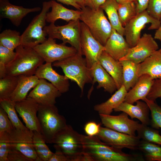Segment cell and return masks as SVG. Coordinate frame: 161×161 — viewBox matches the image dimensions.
Masks as SVG:
<instances>
[{
  "label": "cell",
  "instance_id": "6da1fadb",
  "mask_svg": "<svg viewBox=\"0 0 161 161\" xmlns=\"http://www.w3.org/2000/svg\"><path fill=\"white\" fill-rule=\"evenodd\" d=\"M84 161H132L137 155L127 154L122 149L108 145L97 136L82 135Z\"/></svg>",
  "mask_w": 161,
  "mask_h": 161
},
{
  "label": "cell",
  "instance_id": "7a4b0ae2",
  "mask_svg": "<svg viewBox=\"0 0 161 161\" xmlns=\"http://www.w3.org/2000/svg\"><path fill=\"white\" fill-rule=\"evenodd\" d=\"M15 50V58L6 66L7 76L35 75L38 68L45 62L33 48L20 45Z\"/></svg>",
  "mask_w": 161,
  "mask_h": 161
},
{
  "label": "cell",
  "instance_id": "3957f363",
  "mask_svg": "<svg viewBox=\"0 0 161 161\" xmlns=\"http://www.w3.org/2000/svg\"><path fill=\"white\" fill-rule=\"evenodd\" d=\"M81 53L75 55L53 63L52 66L61 68L65 75L75 82L80 89L82 94L86 83H92L93 78L90 69L87 66L85 58Z\"/></svg>",
  "mask_w": 161,
  "mask_h": 161
},
{
  "label": "cell",
  "instance_id": "277c9868",
  "mask_svg": "<svg viewBox=\"0 0 161 161\" xmlns=\"http://www.w3.org/2000/svg\"><path fill=\"white\" fill-rule=\"evenodd\" d=\"M81 11L79 20L87 26L95 39L104 46L113 28L103 10L100 7L95 10L85 6Z\"/></svg>",
  "mask_w": 161,
  "mask_h": 161
},
{
  "label": "cell",
  "instance_id": "5b68a950",
  "mask_svg": "<svg viewBox=\"0 0 161 161\" xmlns=\"http://www.w3.org/2000/svg\"><path fill=\"white\" fill-rule=\"evenodd\" d=\"M82 135L67 125L55 137L54 147L62 151L69 161H83Z\"/></svg>",
  "mask_w": 161,
  "mask_h": 161
},
{
  "label": "cell",
  "instance_id": "8992f818",
  "mask_svg": "<svg viewBox=\"0 0 161 161\" xmlns=\"http://www.w3.org/2000/svg\"><path fill=\"white\" fill-rule=\"evenodd\" d=\"M37 115L46 143H53L56 134L67 125L66 119L59 114L55 105H39Z\"/></svg>",
  "mask_w": 161,
  "mask_h": 161
},
{
  "label": "cell",
  "instance_id": "52a82bcc",
  "mask_svg": "<svg viewBox=\"0 0 161 161\" xmlns=\"http://www.w3.org/2000/svg\"><path fill=\"white\" fill-rule=\"evenodd\" d=\"M51 7L50 1L43 3L40 13L33 18L21 35V45L33 48L47 39L44 28L47 14Z\"/></svg>",
  "mask_w": 161,
  "mask_h": 161
},
{
  "label": "cell",
  "instance_id": "ba28073f",
  "mask_svg": "<svg viewBox=\"0 0 161 161\" xmlns=\"http://www.w3.org/2000/svg\"><path fill=\"white\" fill-rule=\"evenodd\" d=\"M44 30L49 37L61 40L64 44L69 43L76 49L77 52L82 53L79 19L70 21L67 24L61 26L51 23L45 27Z\"/></svg>",
  "mask_w": 161,
  "mask_h": 161
},
{
  "label": "cell",
  "instance_id": "9c48e42d",
  "mask_svg": "<svg viewBox=\"0 0 161 161\" xmlns=\"http://www.w3.org/2000/svg\"><path fill=\"white\" fill-rule=\"evenodd\" d=\"M150 23L149 30H157L161 25L160 21L150 16L145 10L138 13L124 27V36L130 48L136 45L141 37V31L146 24Z\"/></svg>",
  "mask_w": 161,
  "mask_h": 161
},
{
  "label": "cell",
  "instance_id": "30bf717a",
  "mask_svg": "<svg viewBox=\"0 0 161 161\" xmlns=\"http://www.w3.org/2000/svg\"><path fill=\"white\" fill-rule=\"evenodd\" d=\"M33 48L45 62L52 63L73 55L77 52L74 47L67 46L62 43L57 44L55 39L49 37Z\"/></svg>",
  "mask_w": 161,
  "mask_h": 161
},
{
  "label": "cell",
  "instance_id": "8fae6325",
  "mask_svg": "<svg viewBox=\"0 0 161 161\" xmlns=\"http://www.w3.org/2000/svg\"><path fill=\"white\" fill-rule=\"evenodd\" d=\"M80 42L82 53L85 57L87 65L89 69L98 62L105 51L104 46L93 35L87 26L80 22Z\"/></svg>",
  "mask_w": 161,
  "mask_h": 161
},
{
  "label": "cell",
  "instance_id": "7c38bea8",
  "mask_svg": "<svg viewBox=\"0 0 161 161\" xmlns=\"http://www.w3.org/2000/svg\"><path fill=\"white\" fill-rule=\"evenodd\" d=\"M97 136L103 142L114 148L138 149L140 139L137 136L120 132L107 127H101Z\"/></svg>",
  "mask_w": 161,
  "mask_h": 161
},
{
  "label": "cell",
  "instance_id": "4fadbf2b",
  "mask_svg": "<svg viewBox=\"0 0 161 161\" xmlns=\"http://www.w3.org/2000/svg\"><path fill=\"white\" fill-rule=\"evenodd\" d=\"M9 134L11 148L19 151L32 161H41L34 147L33 131L15 128Z\"/></svg>",
  "mask_w": 161,
  "mask_h": 161
},
{
  "label": "cell",
  "instance_id": "5bb4252c",
  "mask_svg": "<svg viewBox=\"0 0 161 161\" xmlns=\"http://www.w3.org/2000/svg\"><path fill=\"white\" fill-rule=\"evenodd\" d=\"M152 35L145 33L136 45L129 49L127 54L119 61L130 60L140 63L158 50V45Z\"/></svg>",
  "mask_w": 161,
  "mask_h": 161
},
{
  "label": "cell",
  "instance_id": "9a60e30c",
  "mask_svg": "<svg viewBox=\"0 0 161 161\" xmlns=\"http://www.w3.org/2000/svg\"><path fill=\"white\" fill-rule=\"evenodd\" d=\"M122 112L117 115L99 114L102 124L105 127L115 131L136 136L135 132L141 124L130 119L127 114Z\"/></svg>",
  "mask_w": 161,
  "mask_h": 161
},
{
  "label": "cell",
  "instance_id": "2e32d148",
  "mask_svg": "<svg viewBox=\"0 0 161 161\" xmlns=\"http://www.w3.org/2000/svg\"><path fill=\"white\" fill-rule=\"evenodd\" d=\"M39 104L32 98L27 97L21 101L15 102L17 112L22 118L25 126L30 130L41 133L37 114Z\"/></svg>",
  "mask_w": 161,
  "mask_h": 161
},
{
  "label": "cell",
  "instance_id": "e0dca14e",
  "mask_svg": "<svg viewBox=\"0 0 161 161\" xmlns=\"http://www.w3.org/2000/svg\"><path fill=\"white\" fill-rule=\"evenodd\" d=\"M61 94L51 83L46 79H39L27 97L32 98L39 105H54L56 103V98L61 96Z\"/></svg>",
  "mask_w": 161,
  "mask_h": 161
},
{
  "label": "cell",
  "instance_id": "ac0fdd59",
  "mask_svg": "<svg viewBox=\"0 0 161 161\" xmlns=\"http://www.w3.org/2000/svg\"><path fill=\"white\" fill-rule=\"evenodd\" d=\"M41 7L26 8L12 4L9 0H0V18L9 19L16 27L20 25L23 18L28 14L41 10Z\"/></svg>",
  "mask_w": 161,
  "mask_h": 161
},
{
  "label": "cell",
  "instance_id": "d6986e66",
  "mask_svg": "<svg viewBox=\"0 0 161 161\" xmlns=\"http://www.w3.org/2000/svg\"><path fill=\"white\" fill-rule=\"evenodd\" d=\"M52 66L50 63L41 64L37 69L35 75L39 79L50 81L62 94L67 92L70 86L69 79L65 75L57 73Z\"/></svg>",
  "mask_w": 161,
  "mask_h": 161
},
{
  "label": "cell",
  "instance_id": "ffe728a7",
  "mask_svg": "<svg viewBox=\"0 0 161 161\" xmlns=\"http://www.w3.org/2000/svg\"><path fill=\"white\" fill-rule=\"evenodd\" d=\"M123 36L113 29L104 45L105 51L118 61L127 54L130 48Z\"/></svg>",
  "mask_w": 161,
  "mask_h": 161
},
{
  "label": "cell",
  "instance_id": "44dd1931",
  "mask_svg": "<svg viewBox=\"0 0 161 161\" xmlns=\"http://www.w3.org/2000/svg\"><path fill=\"white\" fill-rule=\"evenodd\" d=\"M136 105L123 102L114 109L115 112H124L127 114L132 119H138L142 124L148 125L150 124L149 117L150 111L147 104L145 102L138 100Z\"/></svg>",
  "mask_w": 161,
  "mask_h": 161
},
{
  "label": "cell",
  "instance_id": "7402d4cb",
  "mask_svg": "<svg viewBox=\"0 0 161 161\" xmlns=\"http://www.w3.org/2000/svg\"><path fill=\"white\" fill-rule=\"evenodd\" d=\"M154 81L147 74L139 77L135 84L127 92L124 102L133 104L140 100L143 101L149 93Z\"/></svg>",
  "mask_w": 161,
  "mask_h": 161
},
{
  "label": "cell",
  "instance_id": "603a6c76",
  "mask_svg": "<svg viewBox=\"0 0 161 161\" xmlns=\"http://www.w3.org/2000/svg\"><path fill=\"white\" fill-rule=\"evenodd\" d=\"M137 73L139 77L147 74L154 80L161 79V53L158 50L139 64Z\"/></svg>",
  "mask_w": 161,
  "mask_h": 161
},
{
  "label": "cell",
  "instance_id": "cb8c5ba5",
  "mask_svg": "<svg viewBox=\"0 0 161 161\" xmlns=\"http://www.w3.org/2000/svg\"><path fill=\"white\" fill-rule=\"evenodd\" d=\"M93 78V85L96 82L98 83L97 88H103L105 91L112 94L117 90L115 82L113 78L102 66L99 61L90 68Z\"/></svg>",
  "mask_w": 161,
  "mask_h": 161
},
{
  "label": "cell",
  "instance_id": "d4e9b609",
  "mask_svg": "<svg viewBox=\"0 0 161 161\" xmlns=\"http://www.w3.org/2000/svg\"><path fill=\"white\" fill-rule=\"evenodd\" d=\"M50 1L51 10L47 14V22L50 23H55L59 19H62L67 22L79 19L81 10L68 9L55 0H51Z\"/></svg>",
  "mask_w": 161,
  "mask_h": 161
},
{
  "label": "cell",
  "instance_id": "484cf974",
  "mask_svg": "<svg viewBox=\"0 0 161 161\" xmlns=\"http://www.w3.org/2000/svg\"><path fill=\"white\" fill-rule=\"evenodd\" d=\"M99 62L114 80L117 89L123 85V68L119 61L113 58L105 51L102 53Z\"/></svg>",
  "mask_w": 161,
  "mask_h": 161
},
{
  "label": "cell",
  "instance_id": "4316f807",
  "mask_svg": "<svg viewBox=\"0 0 161 161\" xmlns=\"http://www.w3.org/2000/svg\"><path fill=\"white\" fill-rule=\"evenodd\" d=\"M39 80L35 75L18 76L16 87L9 99L15 102L25 99L27 97L29 91L35 86Z\"/></svg>",
  "mask_w": 161,
  "mask_h": 161
},
{
  "label": "cell",
  "instance_id": "83f0119b",
  "mask_svg": "<svg viewBox=\"0 0 161 161\" xmlns=\"http://www.w3.org/2000/svg\"><path fill=\"white\" fill-rule=\"evenodd\" d=\"M127 92L123 85L106 101L95 105L94 107V110L99 114H111L115 108L124 102Z\"/></svg>",
  "mask_w": 161,
  "mask_h": 161
},
{
  "label": "cell",
  "instance_id": "f1b7e54d",
  "mask_svg": "<svg viewBox=\"0 0 161 161\" xmlns=\"http://www.w3.org/2000/svg\"><path fill=\"white\" fill-rule=\"evenodd\" d=\"M118 5V3L116 0H106L100 7L106 13L112 28L124 36V27L119 18Z\"/></svg>",
  "mask_w": 161,
  "mask_h": 161
},
{
  "label": "cell",
  "instance_id": "f546056e",
  "mask_svg": "<svg viewBox=\"0 0 161 161\" xmlns=\"http://www.w3.org/2000/svg\"><path fill=\"white\" fill-rule=\"evenodd\" d=\"M120 61L123 68V85L128 92L134 86L139 79L137 73L139 64L130 60Z\"/></svg>",
  "mask_w": 161,
  "mask_h": 161
},
{
  "label": "cell",
  "instance_id": "4dcf8cb0",
  "mask_svg": "<svg viewBox=\"0 0 161 161\" xmlns=\"http://www.w3.org/2000/svg\"><path fill=\"white\" fill-rule=\"evenodd\" d=\"M33 143L35 151L41 161H49L54 153L46 144L47 143L41 133L33 131Z\"/></svg>",
  "mask_w": 161,
  "mask_h": 161
},
{
  "label": "cell",
  "instance_id": "1f68e13d",
  "mask_svg": "<svg viewBox=\"0 0 161 161\" xmlns=\"http://www.w3.org/2000/svg\"><path fill=\"white\" fill-rule=\"evenodd\" d=\"M0 45L13 51L21 45V35L16 30L6 29L0 34Z\"/></svg>",
  "mask_w": 161,
  "mask_h": 161
},
{
  "label": "cell",
  "instance_id": "d6a6232c",
  "mask_svg": "<svg viewBox=\"0 0 161 161\" xmlns=\"http://www.w3.org/2000/svg\"><path fill=\"white\" fill-rule=\"evenodd\" d=\"M0 106L6 112L16 129H28L23 124L18 117L15 107V102L9 99L0 100Z\"/></svg>",
  "mask_w": 161,
  "mask_h": 161
},
{
  "label": "cell",
  "instance_id": "836d02e7",
  "mask_svg": "<svg viewBox=\"0 0 161 161\" xmlns=\"http://www.w3.org/2000/svg\"><path fill=\"white\" fill-rule=\"evenodd\" d=\"M138 149L143 153L147 160L161 161V146L159 145L141 140Z\"/></svg>",
  "mask_w": 161,
  "mask_h": 161
},
{
  "label": "cell",
  "instance_id": "e575fe53",
  "mask_svg": "<svg viewBox=\"0 0 161 161\" xmlns=\"http://www.w3.org/2000/svg\"><path fill=\"white\" fill-rule=\"evenodd\" d=\"M137 131L140 139L161 145V136L156 129L141 124Z\"/></svg>",
  "mask_w": 161,
  "mask_h": 161
},
{
  "label": "cell",
  "instance_id": "d590c367",
  "mask_svg": "<svg viewBox=\"0 0 161 161\" xmlns=\"http://www.w3.org/2000/svg\"><path fill=\"white\" fill-rule=\"evenodd\" d=\"M118 12L120 21L124 27L137 14L134 2L118 4Z\"/></svg>",
  "mask_w": 161,
  "mask_h": 161
},
{
  "label": "cell",
  "instance_id": "8d00e7d4",
  "mask_svg": "<svg viewBox=\"0 0 161 161\" xmlns=\"http://www.w3.org/2000/svg\"><path fill=\"white\" fill-rule=\"evenodd\" d=\"M18 76H7L0 79V100L9 99L15 90Z\"/></svg>",
  "mask_w": 161,
  "mask_h": 161
},
{
  "label": "cell",
  "instance_id": "74e56055",
  "mask_svg": "<svg viewBox=\"0 0 161 161\" xmlns=\"http://www.w3.org/2000/svg\"><path fill=\"white\" fill-rule=\"evenodd\" d=\"M143 101L148 105L151 113V119L150 124L155 129H161V109L155 101L149 100L146 98Z\"/></svg>",
  "mask_w": 161,
  "mask_h": 161
},
{
  "label": "cell",
  "instance_id": "f35d334b",
  "mask_svg": "<svg viewBox=\"0 0 161 161\" xmlns=\"http://www.w3.org/2000/svg\"><path fill=\"white\" fill-rule=\"evenodd\" d=\"M10 149L9 133L0 132V161H8L7 156Z\"/></svg>",
  "mask_w": 161,
  "mask_h": 161
},
{
  "label": "cell",
  "instance_id": "ab89813d",
  "mask_svg": "<svg viewBox=\"0 0 161 161\" xmlns=\"http://www.w3.org/2000/svg\"><path fill=\"white\" fill-rule=\"evenodd\" d=\"M146 10L150 16L160 21L161 19V0H149Z\"/></svg>",
  "mask_w": 161,
  "mask_h": 161
},
{
  "label": "cell",
  "instance_id": "60d3db41",
  "mask_svg": "<svg viewBox=\"0 0 161 161\" xmlns=\"http://www.w3.org/2000/svg\"><path fill=\"white\" fill-rule=\"evenodd\" d=\"M15 128L6 112L0 107V132L10 133Z\"/></svg>",
  "mask_w": 161,
  "mask_h": 161
},
{
  "label": "cell",
  "instance_id": "b9f144b4",
  "mask_svg": "<svg viewBox=\"0 0 161 161\" xmlns=\"http://www.w3.org/2000/svg\"><path fill=\"white\" fill-rule=\"evenodd\" d=\"M16 52L0 45V63L7 66L15 58Z\"/></svg>",
  "mask_w": 161,
  "mask_h": 161
},
{
  "label": "cell",
  "instance_id": "7bdbcfd3",
  "mask_svg": "<svg viewBox=\"0 0 161 161\" xmlns=\"http://www.w3.org/2000/svg\"><path fill=\"white\" fill-rule=\"evenodd\" d=\"M161 97V79L154 80L151 89L147 96L149 100L155 101Z\"/></svg>",
  "mask_w": 161,
  "mask_h": 161
},
{
  "label": "cell",
  "instance_id": "ee69618b",
  "mask_svg": "<svg viewBox=\"0 0 161 161\" xmlns=\"http://www.w3.org/2000/svg\"><path fill=\"white\" fill-rule=\"evenodd\" d=\"M101 127L100 123H97L93 121H89L85 125L84 130L88 136H97L100 131Z\"/></svg>",
  "mask_w": 161,
  "mask_h": 161
},
{
  "label": "cell",
  "instance_id": "f6af8a7d",
  "mask_svg": "<svg viewBox=\"0 0 161 161\" xmlns=\"http://www.w3.org/2000/svg\"><path fill=\"white\" fill-rule=\"evenodd\" d=\"M7 160L8 161H32L19 151L11 148L8 155Z\"/></svg>",
  "mask_w": 161,
  "mask_h": 161
},
{
  "label": "cell",
  "instance_id": "bcb514c9",
  "mask_svg": "<svg viewBox=\"0 0 161 161\" xmlns=\"http://www.w3.org/2000/svg\"><path fill=\"white\" fill-rule=\"evenodd\" d=\"M54 148L55 152L53 153L49 161H69L67 157L59 149Z\"/></svg>",
  "mask_w": 161,
  "mask_h": 161
},
{
  "label": "cell",
  "instance_id": "7dc6e473",
  "mask_svg": "<svg viewBox=\"0 0 161 161\" xmlns=\"http://www.w3.org/2000/svg\"><path fill=\"white\" fill-rule=\"evenodd\" d=\"M106 0H85V6L96 10L100 7Z\"/></svg>",
  "mask_w": 161,
  "mask_h": 161
},
{
  "label": "cell",
  "instance_id": "c3c4849f",
  "mask_svg": "<svg viewBox=\"0 0 161 161\" xmlns=\"http://www.w3.org/2000/svg\"><path fill=\"white\" fill-rule=\"evenodd\" d=\"M149 0H136V5L137 14L146 10Z\"/></svg>",
  "mask_w": 161,
  "mask_h": 161
},
{
  "label": "cell",
  "instance_id": "681fc988",
  "mask_svg": "<svg viewBox=\"0 0 161 161\" xmlns=\"http://www.w3.org/2000/svg\"><path fill=\"white\" fill-rule=\"evenodd\" d=\"M57 1L59 2L64 4L69 5H71L75 8L77 10H81V7L74 0H56Z\"/></svg>",
  "mask_w": 161,
  "mask_h": 161
},
{
  "label": "cell",
  "instance_id": "f907efd6",
  "mask_svg": "<svg viewBox=\"0 0 161 161\" xmlns=\"http://www.w3.org/2000/svg\"><path fill=\"white\" fill-rule=\"evenodd\" d=\"M7 76L6 66L0 63V79Z\"/></svg>",
  "mask_w": 161,
  "mask_h": 161
},
{
  "label": "cell",
  "instance_id": "816d5d0a",
  "mask_svg": "<svg viewBox=\"0 0 161 161\" xmlns=\"http://www.w3.org/2000/svg\"><path fill=\"white\" fill-rule=\"evenodd\" d=\"M154 38L161 41V25L157 29L154 34Z\"/></svg>",
  "mask_w": 161,
  "mask_h": 161
},
{
  "label": "cell",
  "instance_id": "f5cc1de1",
  "mask_svg": "<svg viewBox=\"0 0 161 161\" xmlns=\"http://www.w3.org/2000/svg\"><path fill=\"white\" fill-rule=\"evenodd\" d=\"M82 8L85 6V0H74Z\"/></svg>",
  "mask_w": 161,
  "mask_h": 161
},
{
  "label": "cell",
  "instance_id": "db71d44e",
  "mask_svg": "<svg viewBox=\"0 0 161 161\" xmlns=\"http://www.w3.org/2000/svg\"><path fill=\"white\" fill-rule=\"evenodd\" d=\"M118 4H122L126 2H135L136 0H116Z\"/></svg>",
  "mask_w": 161,
  "mask_h": 161
},
{
  "label": "cell",
  "instance_id": "11a10c76",
  "mask_svg": "<svg viewBox=\"0 0 161 161\" xmlns=\"http://www.w3.org/2000/svg\"><path fill=\"white\" fill-rule=\"evenodd\" d=\"M158 50L161 53V48Z\"/></svg>",
  "mask_w": 161,
  "mask_h": 161
},
{
  "label": "cell",
  "instance_id": "9f6ffc18",
  "mask_svg": "<svg viewBox=\"0 0 161 161\" xmlns=\"http://www.w3.org/2000/svg\"><path fill=\"white\" fill-rule=\"evenodd\" d=\"M160 22H161V19H160Z\"/></svg>",
  "mask_w": 161,
  "mask_h": 161
},
{
  "label": "cell",
  "instance_id": "6f0895ef",
  "mask_svg": "<svg viewBox=\"0 0 161 161\" xmlns=\"http://www.w3.org/2000/svg\"><path fill=\"white\" fill-rule=\"evenodd\" d=\"M160 98V99H161V97ZM160 108H161V106L160 107Z\"/></svg>",
  "mask_w": 161,
  "mask_h": 161
}]
</instances>
